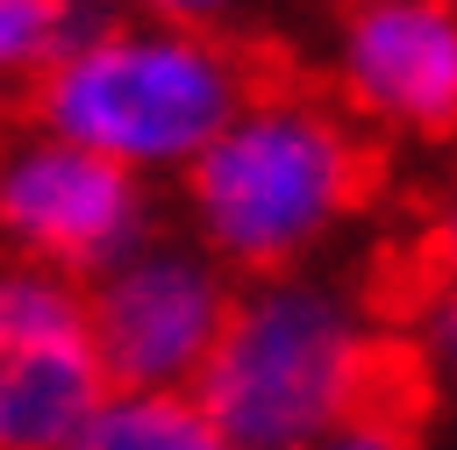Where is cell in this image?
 I'll return each mask as SVG.
<instances>
[{
  "instance_id": "cell-1",
  "label": "cell",
  "mask_w": 457,
  "mask_h": 450,
  "mask_svg": "<svg viewBox=\"0 0 457 450\" xmlns=\"http://www.w3.org/2000/svg\"><path fill=\"white\" fill-rule=\"evenodd\" d=\"M371 193H378L371 129L336 93L286 71L179 171L193 243L243 279H286L314 243H328L350 214H364Z\"/></svg>"
},
{
  "instance_id": "cell-2",
  "label": "cell",
  "mask_w": 457,
  "mask_h": 450,
  "mask_svg": "<svg viewBox=\"0 0 457 450\" xmlns=\"http://www.w3.org/2000/svg\"><path fill=\"white\" fill-rule=\"evenodd\" d=\"M271 79L278 71L228 29L114 14L36 79L29 121L129 164L136 179H157L186 171Z\"/></svg>"
},
{
  "instance_id": "cell-3",
  "label": "cell",
  "mask_w": 457,
  "mask_h": 450,
  "mask_svg": "<svg viewBox=\"0 0 457 450\" xmlns=\"http://www.w3.org/2000/svg\"><path fill=\"white\" fill-rule=\"evenodd\" d=\"M371 321H357L336 293L307 279H250L236 286L228 329L193 379V400L221 429L228 450H307L336 429L350 364Z\"/></svg>"
},
{
  "instance_id": "cell-4",
  "label": "cell",
  "mask_w": 457,
  "mask_h": 450,
  "mask_svg": "<svg viewBox=\"0 0 457 450\" xmlns=\"http://www.w3.org/2000/svg\"><path fill=\"white\" fill-rule=\"evenodd\" d=\"M143 236H157L150 186L43 121H0V264L93 286Z\"/></svg>"
},
{
  "instance_id": "cell-5",
  "label": "cell",
  "mask_w": 457,
  "mask_h": 450,
  "mask_svg": "<svg viewBox=\"0 0 457 450\" xmlns=\"http://www.w3.org/2000/svg\"><path fill=\"white\" fill-rule=\"evenodd\" d=\"M228 307H236L228 264H214L200 243L179 236H143L121 264H107L86 286V321L114 393L193 386L228 329Z\"/></svg>"
},
{
  "instance_id": "cell-6",
  "label": "cell",
  "mask_w": 457,
  "mask_h": 450,
  "mask_svg": "<svg viewBox=\"0 0 457 450\" xmlns=\"http://www.w3.org/2000/svg\"><path fill=\"white\" fill-rule=\"evenodd\" d=\"M107 393L86 286L0 264V450H71Z\"/></svg>"
},
{
  "instance_id": "cell-7",
  "label": "cell",
  "mask_w": 457,
  "mask_h": 450,
  "mask_svg": "<svg viewBox=\"0 0 457 450\" xmlns=\"http://www.w3.org/2000/svg\"><path fill=\"white\" fill-rule=\"evenodd\" d=\"M328 93L364 129L457 143V0H343Z\"/></svg>"
},
{
  "instance_id": "cell-8",
  "label": "cell",
  "mask_w": 457,
  "mask_h": 450,
  "mask_svg": "<svg viewBox=\"0 0 457 450\" xmlns=\"http://www.w3.org/2000/svg\"><path fill=\"white\" fill-rule=\"evenodd\" d=\"M121 7L114 0H0V93H36V79L79 50L86 36H100Z\"/></svg>"
},
{
  "instance_id": "cell-9",
  "label": "cell",
  "mask_w": 457,
  "mask_h": 450,
  "mask_svg": "<svg viewBox=\"0 0 457 450\" xmlns=\"http://www.w3.org/2000/svg\"><path fill=\"white\" fill-rule=\"evenodd\" d=\"M71 450H228L193 393H129L86 421Z\"/></svg>"
},
{
  "instance_id": "cell-10",
  "label": "cell",
  "mask_w": 457,
  "mask_h": 450,
  "mask_svg": "<svg viewBox=\"0 0 457 450\" xmlns=\"http://www.w3.org/2000/svg\"><path fill=\"white\" fill-rule=\"evenodd\" d=\"M114 7L143 21H171V29H228L250 0H114Z\"/></svg>"
},
{
  "instance_id": "cell-11",
  "label": "cell",
  "mask_w": 457,
  "mask_h": 450,
  "mask_svg": "<svg viewBox=\"0 0 457 450\" xmlns=\"http://www.w3.org/2000/svg\"><path fill=\"white\" fill-rule=\"evenodd\" d=\"M307 450H386V443H371V436H321V443H307Z\"/></svg>"
}]
</instances>
